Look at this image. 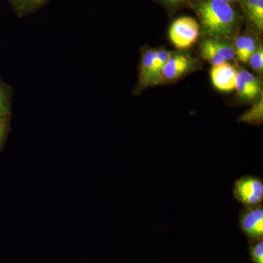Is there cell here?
Listing matches in <instances>:
<instances>
[{"label": "cell", "mask_w": 263, "mask_h": 263, "mask_svg": "<svg viewBox=\"0 0 263 263\" xmlns=\"http://www.w3.org/2000/svg\"><path fill=\"white\" fill-rule=\"evenodd\" d=\"M190 5L198 17L202 34L207 37L226 39L237 32L240 17L232 4L223 0H192Z\"/></svg>", "instance_id": "cell-1"}, {"label": "cell", "mask_w": 263, "mask_h": 263, "mask_svg": "<svg viewBox=\"0 0 263 263\" xmlns=\"http://www.w3.org/2000/svg\"><path fill=\"white\" fill-rule=\"evenodd\" d=\"M233 193L235 200L245 207L261 205L263 200L262 180L252 176L240 177L235 181Z\"/></svg>", "instance_id": "cell-2"}, {"label": "cell", "mask_w": 263, "mask_h": 263, "mask_svg": "<svg viewBox=\"0 0 263 263\" xmlns=\"http://www.w3.org/2000/svg\"><path fill=\"white\" fill-rule=\"evenodd\" d=\"M200 25L192 17H181L175 20L169 29V37L177 48L184 49L193 46L200 34Z\"/></svg>", "instance_id": "cell-3"}, {"label": "cell", "mask_w": 263, "mask_h": 263, "mask_svg": "<svg viewBox=\"0 0 263 263\" xmlns=\"http://www.w3.org/2000/svg\"><path fill=\"white\" fill-rule=\"evenodd\" d=\"M239 224L243 233L250 238H262L263 235V208L245 207L239 214Z\"/></svg>", "instance_id": "cell-4"}, {"label": "cell", "mask_w": 263, "mask_h": 263, "mask_svg": "<svg viewBox=\"0 0 263 263\" xmlns=\"http://www.w3.org/2000/svg\"><path fill=\"white\" fill-rule=\"evenodd\" d=\"M238 95L243 101L254 102L262 94V85L258 78L245 70L238 71L236 86Z\"/></svg>", "instance_id": "cell-5"}, {"label": "cell", "mask_w": 263, "mask_h": 263, "mask_svg": "<svg viewBox=\"0 0 263 263\" xmlns=\"http://www.w3.org/2000/svg\"><path fill=\"white\" fill-rule=\"evenodd\" d=\"M238 70L228 62L214 65L211 70V79L214 87L222 92L235 89Z\"/></svg>", "instance_id": "cell-6"}, {"label": "cell", "mask_w": 263, "mask_h": 263, "mask_svg": "<svg viewBox=\"0 0 263 263\" xmlns=\"http://www.w3.org/2000/svg\"><path fill=\"white\" fill-rule=\"evenodd\" d=\"M193 59L183 53H172L164 65L161 78L166 81H174L190 72L193 68ZM161 80V79H160Z\"/></svg>", "instance_id": "cell-7"}, {"label": "cell", "mask_w": 263, "mask_h": 263, "mask_svg": "<svg viewBox=\"0 0 263 263\" xmlns=\"http://www.w3.org/2000/svg\"><path fill=\"white\" fill-rule=\"evenodd\" d=\"M157 50L147 48L142 53L136 92L155 84V61Z\"/></svg>", "instance_id": "cell-8"}, {"label": "cell", "mask_w": 263, "mask_h": 263, "mask_svg": "<svg viewBox=\"0 0 263 263\" xmlns=\"http://www.w3.org/2000/svg\"><path fill=\"white\" fill-rule=\"evenodd\" d=\"M249 24L258 32L263 29V0H239Z\"/></svg>", "instance_id": "cell-9"}, {"label": "cell", "mask_w": 263, "mask_h": 263, "mask_svg": "<svg viewBox=\"0 0 263 263\" xmlns=\"http://www.w3.org/2000/svg\"><path fill=\"white\" fill-rule=\"evenodd\" d=\"M18 18L37 13L48 4L49 0H6Z\"/></svg>", "instance_id": "cell-10"}, {"label": "cell", "mask_w": 263, "mask_h": 263, "mask_svg": "<svg viewBox=\"0 0 263 263\" xmlns=\"http://www.w3.org/2000/svg\"><path fill=\"white\" fill-rule=\"evenodd\" d=\"M251 34H241L235 40L234 44L235 54L242 62H247L255 52L257 46V41Z\"/></svg>", "instance_id": "cell-11"}, {"label": "cell", "mask_w": 263, "mask_h": 263, "mask_svg": "<svg viewBox=\"0 0 263 263\" xmlns=\"http://www.w3.org/2000/svg\"><path fill=\"white\" fill-rule=\"evenodd\" d=\"M200 49L202 58L213 66L227 62L216 50L212 37H207L203 40L200 43Z\"/></svg>", "instance_id": "cell-12"}, {"label": "cell", "mask_w": 263, "mask_h": 263, "mask_svg": "<svg viewBox=\"0 0 263 263\" xmlns=\"http://www.w3.org/2000/svg\"><path fill=\"white\" fill-rule=\"evenodd\" d=\"M263 119V100L256 102L252 108L242 114L238 119V122L250 124H262Z\"/></svg>", "instance_id": "cell-13"}, {"label": "cell", "mask_w": 263, "mask_h": 263, "mask_svg": "<svg viewBox=\"0 0 263 263\" xmlns=\"http://www.w3.org/2000/svg\"><path fill=\"white\" fill-rule=\"evenodd\" d=\"M173 53L174 52L164 48L157 50L155 61V84L160 81L162 70Z\"/></svg>", "instance_id": "cell-14"}, {"label": "cell", "mask_w": 263, "mask_h": 263, "mask_svg": "<svg viewBox=\"0 0 263 263\" xmlns=\"http://www.w3.org/2000/svg\"><path fill=\"white\" fill-rule=\"evenodd\" d=\"M212 38L213 43L219 54L227 62L231 61L235 57L234 46L222 38Z\"/></svg>", "instance_id": "cell-15"}, {"label": "cell", "mask_w": 263, "mask_h": 263, "mask_svg": "<svg viewBox=\"0 0 263 263\" xmlns=\"http://www.w3.org/2000/svg\"><path fill=\"white\" fill-rule=\"evenodd\" d=\"M11 93L8 86L0 81V116L10 114Z\"/></svg>", "instance_id": "cell-16"}, {"label": "cell", "mask_w": 263, "mask_h": 263, "mask_svg": "<svg viewBox=\"0 0 263 263\" xmlns=\"http://www.w3.org/2000/svg\"><path fill=\"white\" fill-rule=\"evenodd\" d=\"M249 65L257 73H262L263 70V48L259 46L255 52L249 58Z\"/></svg>", "instance_id": "cell-17"}, {"label": "cell", "mask_w": 263, "mask_h": 263, "mask_svg": "<svg viewBox=\"0 0 263 263\" xmlns=\"http://www.w3.org/2000/svg\"><path fill=\"white\" fill-rule=\"evenodd\" d=\"M163 6L167 11L174 12L182 8L185 5L190 4L192 0H155Z\"/></svg>", "instance_id": "cell-18"}, {"label": "cell", "mask_w": 263, "mask_h": 263, "mask_svg": "<svg viewBox=\"0 0 263 263\" xmlns=\"http://www.w3.org/2000/svg\"><path fill=\"white\" fill-rule=\"evenodd\" d=\"M258 242L251 247V257L254 263H263V241L259 238Z\"/></svg>", "instance_id": "cell-19"}, {"label": "cell", "mask_w": 263, "mask_h": 263, "mask_svg": "<svg viewBox=\"0 0 263 263\" xmlns=\"http://www.w3.org/2000/svg\"><path fill=\"white\" fill-rule=\"evenodd\" d=\"M10 114L0 116V147L6 138L9 129Z\"/></svg>", "instance_id": "cell-20"}, {"label": "cell", "mask_w": 263, "mask_h": 263, "mask_svg": "<svg viewBox=\"0 0 263 263\" xmlns=\"http://www.w3.org/2000/svg\"><path fill=\"white\" fill-rule=\"evenodd\" d=\"M223 1L230 3V4H232V3H234L235 2L239 1V0H223Z\"/></svg>", "instance_id": "cell-21"}]
</instances>
